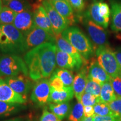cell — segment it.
I'll use <instances>...</instances> for the list:
<instances>
[{
	"label": "cell",
	"instance_id": "cell-1",
	"mask_svg": "<svg viewBox=\"0 0 121 121\" xmlns=\"http://www.w3.org/2000/svg\"><path fill=\"white\" fill-rule=\"evenodd\" d=\"M56 51L55 44L46 43L26 53L24 60L31 79L38 81L52 75L56 65Z\"/></svg>",
	"mask_w": 121,
	"mask_h": 121
},
{
	"label": "cell",
	"instance_id": "cell-2",
	"mask_svg": "<svg viewBox=\"0 0 121 121\" xmlns=\"http://www.w3.org/2000/svg\"><path fill=\"white\" fill-rule=\"evenodd\" d=\"M0 50L8 54H20L28 51L25 37L13 24L1 25Z\"/></svg>",
	"mask_w": 121,
	"mask_h": 121
},
{
	"label": "cell",
	"instance_id": "cell-3",
	"mask_svg": "<svg viewBox=\"0 0 121 121\" xmlns=\"http://www.w3.org/2000/svg\"><path fill=\"white\" fill-rule=\"evenodd\" d=\"M63 38L69 42L85 60L93 56V45L90 40L78 28L69 27L62 33Z\"/></svg>",
	"mask_w": 121,
	"mask_h": 121
},
{
	"label": "cell",
	"instance_id": "cell-4",
	"mask_svg": "<svg viewBox=\"0 0 121 121\" xmlns=\"http://www.w3.org/2000/svg\"><path fill=\"white\" fill-rule=\"evenodd\" d=\"M1 76H14L21 74L28 76L29 70L25 62L16 54H7L0 58Z\"/></svg>",
	"mask_w": 121,
	"mask_h": 121
},
{
	"label": "cell",
	"instance_id": "cell-5",
	"mask_svg": "<svg viewBox=\"0 0 121 121\" xmlns=\"http://www.w3.org/2000/svg\"><path fill=\"white\" fill-rule=\"evenodd\" d=\"M95 53L98 62L110 78L121 76V68L118 63L114 52L108 45L98 47Z\"/></svg>",
	"mask_w": 121,
	"mask_h": 121
},
{
	"label": "cell",
	"instance_id": "cell-6",
	"mask_svg": "<svg viewBox=\"0 0 121 121\" xmlns=\"http://www.w3.org/2000/svg\"><path fill=\"white\" fill-rule=\"evenodd\" d=\"M42 6L47 13L54 34H62L68 28L69 22L57 11L49 0H43Z\"/></svg>",
	"mask_w": 121,
	"mask_h": 121
},
{
	"label": "cell",
	"instance_id": "cell-7",
	"mask_svg": "<svg viewBox=\"0 0 121 121\" xmlns=\"http://www.w3.org/2000/svg\"><path fill=\"white\" fill-rule=\"evenodd\" d=\"M25 37L28 49H33L46 43H53L55 41V37L37 26H35Z\"/></svg>",
	"mask_w": 121,
	"mask_h": 121
},
{
	"label": "cell",
	"instance_id": "cell-8",
	"mask_svg": "<svg viewBox=\"0 0 121 121\" xmlns=\"http://www.w3.org/2000/svg\"><path fill=\"white\" fill-rule=\"evenodd\" d=\"M4 80L15 93L22 95L25 99H27V95L32 87V83L28 76L21 74L6 77Z\"/></svg>",
	"mask_w": 121,
	"mask_h": 121
},
{
	"label": "cell",
	"instance_id": "cell-9",
	"mask_svg": "<svg viewBox=\"0 0 121 121\" xmlns=\"http://www.w3.org/2000/svg\"><path fill=\"white\" fill-rule=\"evenodd\" d=\"M51 87L49 81L46 78H42L37 81L33 87L31 94V99L39 105H43L49 101Z\"/></svg>",
	"mask_w": 121,
	"mask_h": 121
},
{
	"label": "cell",
	"instance_id": "cell-10",
	"mask_svg": "<svg viewBox=\"0 0 121 121\" xmlns=\"http://www.w3.org/2000/svg\"><path fill=\"white\" fill-rule=\"evenodd\" d=\"M13 25L25 36L35 26L33 13L29 10L17 13Z\"/></svg>",
	"mask_w": 121,
	"mask_h": 121
},
{
	"label": "cell",
	"instance_id": "cell-11",
	"mask_svg": "<svg viewBox=\"0 0 121 121\" xmlns=\"http://www.w3.org/2000/svg\"><path fill=\"white\" fill-rule=\"evenodd\" d=\"M87 31L91 39L98 47L108 45L107 34L102 26L91 20H87L86 24Z\"/></svg>",
	"mask_w": 121,
	"mask_h": 121
},
{
	"label": "cell",
	"instance_id": "cell-12",
	"mask_svg": "<svg viewBox=\"0 0 121 121\" xmlns=\"http://www.w3.org/2000/svg\"><path fill=\"white\" fill-rule=\"evenodd\" d=\"M0 102L22 104L26 103V99L15 93L4 80L0 78Z\"/></svg>",
	"mask_w": 121,
	"mask_h": 121
},
{
	"label": "cell",
	"instance_id": "cell-13",
	"mask_svg": "<svg viewBox=\"0 0 121 121\" xmlns=\"http://www.w3.org/2000/svg\"><path fill=\"white\" fill-rule=\"evenodd\" d=\"M33 14L35 26L45 30L50 35L55 37L50 20L43 6H38Z\"/></svg>",
	"mask_w": 121,
	"mask_h": 121
},
{
	"label": "cell",
	"instance_id": "cell-14",
	"mask_svg": "<svg viewBox=\"0 0 121 121\" xmlns=\"http://www.w3.org/2000/svg\"><path fill=\"white\" fill-rule=\"evenodd\" d=\"M56 63L60 69L72 70H78L82 66V64L78 62L71 56L60 51L57 48L56 51Z\"/></svg>",
	"mask_w": 121,
	"mask_h": 121
},
{
	"label": "cell",
	"instance_id": "cell-15",
	"mask_svg": "<svg viewBox=\"0 0 121 121\" xmlns=\"http://www.w3.org/2000/svg\"><path fill=\"white\" fill-rule=\"evenodd\" d=\"M88 78L102 86L104 83L110 82L111 79L110 76L96 60L91 63L89 69Z\"/></svg>",
	"mask_w": 121,
	"mask_h": 121
},
{
	"label": "cell",
	"instance_id": "cell-16",
	"mask_svg": "<svg viewBox=\"0 0 121 121\" xmlns=\"http://www.w3.org/2000/svg\"><path fill=\"white\" fill-rule=\"evenodd\" d=\"M55 41L56 43V45L58 49L63 52L69 54L78 60V62L83 65L84 60H85L82 58L78 51L69 42L63 38L61 34L55 35Z\"/></svg>",
	"mask_w": 121,
	"mask_h": 121
},
{
	"label": "cell",
	"instance_id": "cell-17",
	"mask_svg": "<svg viewBox=\"0 0 121 121\" xmlns=\"http://www.w3.org/2000/svg\"><path fill=\"white\" fill-rule=\"evenodd\" d=\"M88 74L85 69H82L76 75L72 84L74 94L78 102H81V98L85 92Z\"/></svg>",
	"mask_w": 121,
	"mask_h": 121
},
{
	"label": "cell",
	"instance_id": "cell-18",
	"mask_svg": "<svg viewBox=\"0 0 121 121\" xmlns=\"http://www.w3.org/2000/svg\"><path fill=\"white\" fill-rule=\"evenodd\" d=\"M49 1L57 11L67 21L69 25H72L75 22L73 10L68 0L62 1H53L51 0Z\"/></svg>",
	"mask_w": 121,
	"mask_h": 121
},
{
	"label": "cell",
	"instance_id": "cell-19",
	"mask_svg": "<svg viewBox=\"0 0 121 121\" xmlns=\"http://www.w3.org/2000/svg\"><path fill=\"white\" fill-rule=\"evenodd\" d=\"M74 95L75 94L72 86H65L62 90L59 91L51 89L48 102L56 104L69 102V101L73 98Z\"/></svg>",
	"mask_w": 121,
	"mask_h": 121
},
{
	"label": "cell",
	"instance_id": "cell-20",
	"mask_svg": "<svg viewBox=\"0 0 121 121\" xmlns=\"http://www.w3.org/2000/svg\"><path fill=\"white\" fill-rule=\"evenodd\" d=\"M99 2L94 1L89 7L87 12V16L89 19L92 20L100 26L104 28H107L108 26L109 20L103 17L99 13Z\"/></svg>",
	"mask_w": 121,
	"mask_h": 121
},
{
	"label": "cell",
	"instance_id": "cell-21",
	"mask_svg": "<svg viewBox=\"0 0 121 121\" xmlns=\"http://www.w3.org/2000/svg\"><path fill=\"white\" fill-rule=\"evenodd\" d=\"M49 108L51 112L55 114L60 120L69 116L71 110V105L69 102L50 104Z\"/></svg>",
	"mask_w": 121,
	"mask_h": 121
},
{
	"label": "cell",
	"instance_id": "cell-22",
	"mask_svg": "<svg viewBox=\"0 0 121 121\" xmlns=\"http://www.w3.org/2000/svg\"><path fill=\"white\" fill-rule=\"evenodd\" d=\"M111 29L116 32H121V3L112 4Z\"/></svg>",
	"mask_w": 121,
	"mask_h": 121
},
{
	"label": "cell",
	"instance_id": "cell-23",
	"mask_svg": "<svg viewBox=\"0 0 121 121\" xmlns=\"http://www.w3.org/2000/svg\"><path fill=\"white\" fill-rule=\"evenodd\" d=\"M22 104L0 102V119L13 115L24 108Z\"/></svg>",
	"mask_w": 121,
	"mask_h": 121
},
{
	"label": "cell",
	"instance_id": "cell-24",
	"mask_svg": "<svg viewBox=\"0 0 121 121\" xmlns=\"http://www.w3.org/2000/svg\"><path fill=\"white\" fill-rule=\"evenodd\" d=\"M117 98L114 90L110 82H105L102 86L100 94V102L109 104Z\"/></svg>",
	"mask_w": 121,
	"mask_h": 121
},
{
	"label": "cell",
	"instance_id": "cell-25",
	"mask_svg": "<svg viewBox=\"0 0 121 121\" xmlns=\"http://www.w3.org/2000/svg\"><path fill=\"white\" fill-rule=\"evenodd\" d=\"M4 6L9 7L16 13L29 11L30 9V4L26 0H11L4 4Z\"/></svg>",
	"mask_w": 121,
	"mask_h": 121
},
{
	"label": "cell",
	"instance_id": "cell-26",
	"mask_svg": "<svg viewBox=\"0 0 121 121\" xmlns=\"http://www.w3.org/2000/svg\"><path fill=\"white\" fill-rule=\"evenodd\" d=\"M54 75L61 80L65 86H72L74 78L72 71L64 69H57L53 72Z\"/></svg>",
	"mask_w": 121,
	"mask_h": 121
},
{
	"label": "cell",
	"instance_id": "cell-27",
	"mask_svg": "<svg viewBox=\"0 0 121 121\" xmlns=\"http://www.w3.org/2000/svg\"><path fill=\"white\" fill-rule=\"evenodd\" d=\"M16 14L9 7L4 6L0 11V25L13 24Z\"/></svg>",
	"mask_w": 121,
	"mask_h": 121
},
{
	"label": "cell",
	"instance_id": "cell-28",
	"mask_svg": "<svg viewBox=\"0 0 121 121\" xmlns=\"http://www.w3.org/2000/svg\"><path fill=\"white\" fill-rule=\"evenodd\" d=\"M84 118V106L81 102H78L71 110L69 116V120L81 121Z\"/></svg>",
	"mask_w": 121,
	"mask_h": 121
},
{
	"label": "cell",
	"instance_id": "cell-29",
	"mask_svg": "<svg viewBox=\"0 0 121 121\" xmlns=\"http://www.w3.org/2000/svg\"><path fill=\"white\" fill-rule=\"evenodd\" d=\"M94 115L99 116H114L108 104L99 102L94 106Z\"/></svg>",
	"mask_w": 121,
	"mask_h": 121
},
{
	"label": "cell",
	"instance_id": "cell-30",
	"mask_svg": "<svg viewBox=\"0 0 121 121\" xmlns=\"http://www.w3.org/2000/svg\"><path fill=\"white\" fill-rule=\"evenodd\" d=\"M101 88H102V85L88 78L85 89V93L90 94L99 98Z\"/></svg>",
	"mask_w": 121,
	"mask_h": 121
},
{
	"label": "cell",
	"instance_id": "cell-31",
	"mask_svg": "<svg viewBox=\"0 0 121 121\" xmlns=\"http://www.w3.org/2000/svg\"><path fill=\"white\" fill-rule=\"evenodd\" d=\"M99 102H100L99 98L88 93H85L83 94L81 98V103L84 107H86V106L93 107Z\"/></svg>",
	"mask_w": 121,
	"mask_h": 121
},
{
	"label": "cell",
	"instance_id": "cell-32",
	"mask_svg": "<svg viewBox=\"0 0 121 121\" xmlns=\"http://www.w3.org/2000/svg\"><path fill=\"white\" fill-rule=\"evenodd\" d=\"M51 89L55 90H61L65 87L61 80L56 75L52 73L49 80Z\"/></svg>",
	"mask_w": 121,
	"mask_h": 121
},
{
	"label": "cell",
	"instance_id": "cell-33",
	"mask_svg": "<svg viewBox=\"0 0 121 121\" xmlns=\"http://www.w3.org/2000/svg\"><path fill=\"white\" fill-rule=\"evenodd\" d=\"M110 82L117 98L121 97V76L111 78Z\"/></svg>",
	"mask_w": 121,
	"mask_h": 121
},
{
	"label": "cell",
	"instance_id": "cell-34",
	"mask_svg": "<svg viewBox=\"0 0 121 121\" xmlns=\"http://www.w3.org/2000/svg\"><path fill=\"white\" fill-rule=\"evenodd\" d=\"M108 105L113 113L121 118V97L117 98Z\"/></svg>",
	"mask_w": 121,
	"mask_h": 121
},
{
	"label": "cell",
	"instance_id": "cell-35",
	"mask_svg": "<svg viewBox=\"0 0 121 121\" xmlns=\"http://www.w3.org/2000/svg\"><path fill=\"white\" fill-rule=\"evenodd\" d=\"M99 13L103 17L109 20L110 11L108 4L105 2H99Z\"/></svg>",
	"mask_w": 121,
	"mask_h": 121
},
{
	"label": "cell",
	"instance_id": "cell-36",
	"mask_svg": "<svg viewBox=\"0 0 121 121\" xmlns=\"http://www.w3.org/2000/svg\"><path fill=\"white\" fill-rule=\"evenodd\" d=\"M40 121H61L55 114L45 109L40 118Z\"/></svg>",
	"mask_w": 121,
	"mask_h": 121
},
{
	"label": "cell",
	"instance_id": "cell-37",
	"mask_svg": "<svg viewBox=\"0 0 121 121\" xmlns=\"http://www.w3.org/2000/svg\"><path fill=\"white\" fill-rule=\"evenodd\" d=\"M73 10L77 12H81L85 8L84 0H68Z\"/></svg>",
	"mask_w": 121,
	"mask_h": 121
},
{
	"label": "cell",
	"instance_id": "cell-38",
	"mask_svg": "<svg viewBox=\"0 0 121 121\" xmlns=\"http://www.w3.org/2000/svg\"><path fill=\"white\" fill-rule=\"evenodd\" d=\"M93 118V121H121V118L116 115L109 116H99L94 115Z\"/></svg>",
	"mask_w": 121,
	"mask_h": 121
},
{
	"label": "cell",
	"instance_id": "cell-39",
	"mask_svg": "<svg viewBox=\"0 0 121 121\" xmlns=\"http://www.w3.org/2000/svg\"><path fill=\"white\" fill-rule=\"evenodd\" d=\"M84 117H91L94 116V110L92 106H86L84 107Z\"/></svg>",
	"mask_w": 121,
	"mask_h": 121
},
{
	"label": "cell",
	"instance_id": "cell-40",
	"mask_svg": "<svg viewBox=\"0 0 121 121\" xmlns=\"http://www.w3.org/2000/svg\"><path fill=\"white\" fill-rule=\"evenodd\" d=\"M114 53L116 58L117 59L118 63L119 66L121 68V48L118 49L117 51L114 52Z\"/></svg>",
	"mask_w": 121,
	"mask_h": 121
},
{
	"label": "cell",
	"instance_id": "cell-41",
	"mask_svg": "<svg viewBox=\"0 0 121 121\" xmlns=\"http://www.w3.org/2000/svg\"><path fill=\"white\" fill-rule=\"evenodd\" d=\"M81 121H93V118L91 117H84Z\"/></svg>",
	"mask_w": 121,
	"mask_h": 121
},
{
	"label": "cell",
	"instance_id": "cell-42",
	"mask_svg": "<svg viewBox=\"0 0 121 121\" xmlns=\"http://www.w3.org/2000/svg\"><path fill=\"white\" fill-rule=\"evenodd\" d=\"M4 121H22V119L19 118H13V119H8V120H6Z\"/></svg>",
	"mask_w": 121,
	"mask_h": 121
},
{
	"label": "cell",
	"instance_id": "cell-43",
	"mask_svg": "<svg viewBox=\"0 0 121 121\" xmlns=\"http://www.w3.org/2000/svg\"><path fill=\"white\" fill-rule=\"evenodd\" d=\"M2 0H0V11H1V9H2Z\"/></svg>",
	"mask_w": 121,
	"mask_h": 121
},
{
	"label": "cell",
	"instance_id": "cell-44",
	"mask_svg": "<svg viewBox=\"0 0 121 121\" xmlns=\"http://www.w3.org/2000/svg\"><path fill=\"white\" fill-rule=\"evenodd\" d=\"M11 1V0H2V3H3V4H6V2H9V1Z\"/></svg>",
	"mask_w": 121,
	"mask_h": 121
},
{
	"label": "cell",
	"instance_id": "cell-45",
	"mask_svg": "<svg viewBox=\"0 0 121 121\" xmlns=\"http://www.w3.org/2000/svg\"><path fill=\"white\" fill-rule=\"evenodd\" d=\"M51 1H67V0H51Z\"/></svg>",
	"mask_w": 121,
	"mask_h": 121
},
{
	"label": "cell",
	"instance_id": "cell-46",
	"mask_svg": "<svg viewBox=\"0 0 121 121\" xmlns=\"http://www.w3.org/2000/svg\"><path fill=\"white\" fill-rule=\"evenodd\" d=\"M102 0H94V2L96 1V2H102Z\"/></svg>",
	"mask_w": 121,
	"mask_h": 121
},
{
	"label": "cell",
	"instance_id": "cell-47",
	"mask_svg": "<svg viewBox=\"0 0 121 121\" xmlns=\"http://www.w3.org/2000/svg\"><path fill=\"white\" fill-rule=\"evenodd\" d=\"M1 25H0V33H1Z\"/></svg>",
	"mask_w": 121,
	"mask_h": 121
},
{
	"label": "cell",
	"instance_id": "cell-48",
	"mask_svg": "<svg viewBox=\"0 0 121 121\" xmlns=\"http://www.w3.org/2000/svg\"><path fill=\"white\" fill-rule=\"evenodd\" d=\"M1 74H0V77H1Z\"/></svg>",
	"mask_w": 121,
	"mask_h": 121
},
{
	"label": "cell",
	"instance_id": "cell-49",
	"mask_svg": "<svg viewBox=\"0 0 121 121\" xmlns=\"http://www.w3.org/2000/svg\"></svg>",
	"mask_w": 121,
	"mask_h": 121
}]
</instances>
